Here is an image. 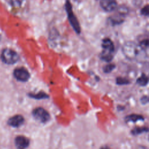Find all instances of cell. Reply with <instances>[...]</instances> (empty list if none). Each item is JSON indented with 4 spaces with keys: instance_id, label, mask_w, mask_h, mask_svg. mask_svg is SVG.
I'll return each mask as SVG.
<instances>
[{
    "instance_id": "obj_16",
    "label": "cell",
    "mask_w": 149,
    "mask_h": 149,
    "mask_svg": "<svg viewBox=\"0 0 149 149\" xmlns=\"http://www.w3.org/2000/svg\"><path fill=\"white\" fill-rule=\"evenodd\" d=\"M9 1L11 5L15 7L20 6L23 1V0H9Z\"/></svg>"
},
{
    "instance_id": "obj_14",
    "label": "cell",
    "mask_w": 149,
    "mask_h": 149,
    "mask_svg": "<svg viewBox=\"0 0 149 149\" xmlns=\"http://www.w3.org/2000/svg\"><path fill=\"white\" fill-rule=\"evenodd\" d=\"M115 68V65L113 64H108L106 65L104 68H103V71L104 72L106 73H110L112 72Z\"/></svg>"
},
{
    "instance_id": "obj_7",
    "label": "cell",
    "mask_w": 149,
    "mask_h": 149,
    "mask_svg": "<svg viewBox=\"0 0 149 149\" xmlns=\"http://www.w3.org/2000/svg\"><path fill=\"white\" fill-rule=\"evenodd\" d=\"M101 7L107 12H111L115 10L117 6L116 0H101Z\"/></svg>"
},
{
    "instance_id": "obj_10",
    "label": "cell",
    "mask_w": 149,
    "mask_h": 149,
    "mask_svg": "<svg viewBox=\"0 0 149 149\" xmlns=\"http://www.w3.org/2000/svg\"><path fill=\"white\" fill-rule=\"evenodd\" d=\"M125 120L126 122H137V120H144V118L140 115L137 114H131L129 115H127L125 117Z\"/></svg>"
},
{
    "instance_id": "obj_15",
    "label": "cell",
    "mask_w": 149,
    "mask_h": 149,
    "mask_svg": "<svg viewBox=\"0 0 149 149\" xmlns=\"http://www.w3.org/2000/svg\"><path fill=\"white\" fill-rule=\"evenodd\" d=\"M141 13L144 16H149V5H146L141 9Z\"/></svg>"
},
{
    "instance_id": "obj_1",
    "label": "cell",
    "mask_w": 149,
    "mask_h": 149,
    "mask_svg": "<svg viewBox=\"0 0 149 149\" xmlns=\"http://www.w3.org/2000/svg\"><path fill=\"white\" fill-rule=\"evenodd\" d=\"M122 52L124 55L130 60L140 59L145 57L144 49L140 45L133 42H126L122 47Z\"/></svg>"
},
{
    "instance_id": "obj_2",
    "label": "cell",
    "mask_w": 149,
    "mask_h": 149,
    "mask_svg": "<svg viewBox=\"0 0 149 149\" xmlns=\"http://www.w3.org/2000/svg\"><path fill=\"white\" fill-rule=\"evenodd\" d=\"M102 47L103 51L101 54V58L106 62H110L113 58L112 53L115 48L113 42L109 38H104L102 42Z\"/></svg>"
},
{
    "instance_id": "obj_5",
    "label": "cell",
    "mask_w": 149,
    "mask_h": 149,
    "mask_svg": "<svg viewBox=\"0 0 149 149\" xmlns=\"http://www.w3.org/2000/svg\"><path fill=\"white\" fill-rule=\"evenodd\" d=\"M33 115L38 121L42 123L47 122L49 119V113L42 108H37L34 109Z\"/></svg>"
},
{
    "instance_id": "obj_8",
    "label": "cell",
    "mask_w": 149,
    "mask_h": 149,
    "mask_svg": "<svg viewBox=\"0 0 149 149\" xmlns=\"http://www.w3.org/2000/svg\"><path fill=\"white\" fill-rule=\"evenodd\" d=\"M15 142L18 149H25L29 146L30 143L29 140L27 137L22 136L16 137Z\"/></svg>"
},
{
    "instance_id": "obj_18",
    "label": "cell",
    "mask_w": 149,
    "mask_h": 149,
    "mask_svg": "<svg viewBox=\"0 0 149 149\" xmlns=\"http://www.w3.org/2000/svg\"><path fill=\"white\" fill-rule=\"evenodd\" d=\"M31 97H33L34 98H37V99H41V98H44L45 97H47V95H46L45 93L40 92L37 94H34V95H32L30 94Z\"/></svg>"
},
{
    "instance_id": "obj_3",
    "label": "cell",
    "mask_w": 149,
    "mask_h": 149,
    "mask_svg": "<svg viewBox=\"0 0 149 149\" xmlns=\"http://www.w3.org/2000/svg\"><path fill=\"white\" fill-rule=\"evenodd\" d=\"M1 59L4 63L12 65L17 62L19 56L15 51L9 48H5L2 52Z\"/></svg>"
},
{
    "instance_id": "obj_12",
    "label": "cell",
    "mask_w": 149,
    "mask_h": 149,
    "mask_svg": "<svg viewBox=\"0 0 149 149\" xmlns=\"http://www.w3.org/2000/svg\"><path fill=\"white\" fill-rule=\"evenodd\" d=\"M149 129L147 127H134L132 131V133L134 135H137L139 134L144 132H148Z\"/></svg>"
},
{
    "instance_id": "obj_9",
    "label": "cell",
    "mask_w": 149,
    "mask_h": 149,
    "mask_svg": "<svg viewBox=\"0 0 149 149\" xmlns=\"http://www.w3.org/2000/svg\"><path fill=\"white\" fill-rule=\"evenodd\" d=\"M24 122V118L22 115H16L8 120V124L13 127H19Z\"/></svg>"
},
{
    "instance_id": "obj_19",
    "label": "cell",
    "mask_w": 149,
    "mask_h": 149,
    "mask_svg": "<svg viewBox=\"0 0 149 149\" xmlns=\"http://www.w3.org/2000/svg\"><path fill=\"white\" fill-rule=\"evenodd\" d=\"M101 149H109V148L108 147H103Z\"/></svg>"
},
{
    "instance_id": "obj_4",
    "label": "cell",
    "mask_w": 149,
    "mask_h": 149,
    "mask_svg": "<svg viewBox=\"0 0 149 149\" xmlns=\"http://www.w3.org/2000/svg\"><path fill=\"white\" fill-rule=\"evenodd\" d=\"M65 6H66V10L67 12L68 19L71 26H72L74 30L77 33L79 34L80 32V27L76 16L73 12V10L72 9V6L69 1H66Z\"/></svg>"
},
{
    "instance_id": "obj_11",
    "label": "cell",
    "mask_w": 149,
    "mask_h": 149,
    "mask_svg": "<svg viewBox=\"0 0 149 149\" xmlns=\"http://www.w3.org/2000/svg\"><path fill=\"white\" fill-rule=\"evenodd\" d=\"M148 82V78L144 74L137 79V83L141 86H145Z\"/></svg>"
},
{
    "instance_id": "obj_17",
    "label": "cell",
    "mask_w": 149,
    "mask_h": 149,
    "mask_svg": "<svg viewBox=\"0 0 149 149\" xmlns=\"http://www.w3.org/2000/svg\"><path fill=\"white\" fill-rule=\"evenodd\" d=\"M140 46L142 48H143L144 49L146 48H148L149 47V40L148 39H146V40H144L141 41L140 42Z\"/></svg>"
},
{
    "instance_id": "obj_13",
    "label": "cell",
    "mask_w": 149,
    "mask_h": 149,
    "mask_svg": "<svg viewBox=\"0 0 149 149\" xmlns=\"http://www.w3.org/2000/svg\"><path fill=\"white\" fill-rule=\"evenodd\" d=\"M116 84H118L119 85H123V84H129L130 83V81L126 78L118 77L116 79Z\"/></svg>"
},
{
    "instance_id": "obj_6",
    "label": "cell",
    "mask_w": 149,
    "mask_h": 149,
    "mask_svg": "<svg viewBox=\"0 0 149 149\" xmlns=\"http://www.w3.org/2000/svg\"><path fill=\"white\" fill-rule=\"evenodd\" d=\"M13 74L17 80L22 81H26L30 77V74L28 70L22 67L15 69L13 72Z\"/></svg>"
}]
</instances>
